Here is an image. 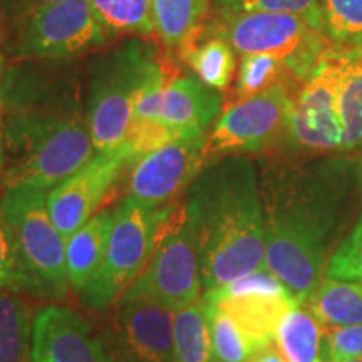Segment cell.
Listing matches in <instances>:
<instances>
[{
    "mask_svg": "<svg viewBox=\"0 0 362 362\" xmlns=\"http://www.w3.org/2000/svg\"><path fill=\"white\" fill-rule=\"evenodd\" d=\"M339 49V47H337ZM342 57L339 115L342 123V155L362 153V52L339 49Z\"/></svg>",
    "mask_w": 362,
    "mask_h": 362,
    "instance_id": "44dd1931",
    "label": "cell"
},
{
    "mask_svg": "<svg viewBox=\"0 0 362 362\" xmlns=\"http://www.w3.org/2000/svg\"><path fill=\"white\" fill-rule=\"evenodd\" d=\"M342 57L332 47L298 89L282 146L298 156L342 155V123L339 115V86Z\"/></svg>",
    "mask_w": 362,
    "mask_h": 362,
    "instance_id": "9c48e42d",
    "label": "cell"
},
{
    "mask_svg": "<svg viewBox=\"0 0 362 362\" xmlns=\"http://www.w3.org/2000/svg\"><path fill=\"white\" fill-rule=\"evenodd\" d=\"M265 269L307 305L362 206V153L262 156Z\"/></svg>",
    "mask_w": 362,
    "mask_h": 362,
    "instance_id": "6da1fadb",
    "label": "cell"
},
{
    "mask_svg": "<svg viewBox=\"0 0 362 362\" xmlns=\"http://www.w3.org/2000/svg\"><path fill=\"white\" fill-rule=\"evenodd\" d=\"M175 362H215L208 305L202 298L175 312Z\"/></svg>",
    "mask_w": 362,
    "mask_h": 362,
    "instance_id": "603a6c76",
    "label": "cell"
},
{
    "mask_svg": "<svg viewBox=\"0 0 362 362\" xmlns=\"http://www.w3.org/2000/svg\"><path fill=\"white\" fill-rule=\"evenodd\" d=\"M203 298L232 317L259 349L274 344L279 322L285 312L297 304L291 296L264 292H242L221 297L203 296Z\"/></svg>",
    "mask_w": 362,
    "mask_h": 362,
    "instance_id": "e0dca14e",
    "label": "cell"
},
{
    "mask_svg": "<svg viewBox=\"0 0 362 362\" xmlns=\"http://www.w3.org/2000/svg\"><path fill=\"white\" fill-rule=\"evenodd\" d=\"M181 52L202 83L216 90H225L232 84L237 71V52L225 39L211 35Z\"/></svg>",
    "mask_w": 362,
    "mask_h": 362,
    "instance_id": "d4e9b609",
    "label": "cell"
},
{
    "mask_svg": "<svg viewBox=\"0 0 362 362\" xmlns=\"http://www.w3.org/2000/svg\"><path fill=\"white\" fill-rule=\"evenodd\" d=\"M30 362H117L74 310L44 305L35 312Z\"/></svg>",
    "mask_w": 362,
    "mask_h": 362,
    "instance_id": "2e32d148",
    "label": "cell"
},
{
    "mask_svg": "<svg viewBox=\"0 0 362 362\" xmlns=\"http://www.w3.org/2000/svg\"><path fill=\"white\" fill-rule=\"evenodd\" d=\"M171 76L139 40H129L104 56L90 72L86 121L96 153L123 146L134 123L139 94Z\"/></svg>",
    "mask_w": 362,
    "mask_h": 362,
    "instance_id": "277c9868",
    "label": "cell"
},
{
    "mask_svg": "<svg viewBox=\"0 0 362 362\" xmlns=\"http://www.w3.org/2000/svg\"><path fill=\"white\" fill-rule=\"evenodd\" d=\"M107 35L90 0H61L16 17L11 56L67 59L101 47Z\"/></svg>",
    "mask_w": 362,
    "mask_h": 362,
    "instance_id": "30bf717a",
    "label": "cell"
},
{
    "mask_svg": "<svg viewBox=\"0 0 362 362\" xmlns=\"http://www.w3.org/2000/svg\"><path fill=\"white\" fill-rule=\"evenodd\" d=\"M33 320L19 293L0 291V362H30Z\"/></svg>",
    "mask_w": 362,
    "mask_h": 362,
    "instance_id": "484cf974",
    "label": "cell"
},
{
    "mask_svg": "<svg viewBox=\"0 0 362 362\" xmlns=\"http://www.w3.org/2000/svg\"><path fill=\"white\" fill-rule=\"evenodd\" d=\"M206 134L187 133L153 149L128 166V198L146 208L175 203L205 168Z\"/></svg>",
    "mask_w": 362,
    "mask_h": 362,
    "instance_id": "7c38bea8",
    "label": "cell"
},
{
    "mask_svg": "<svg viewBox=\"0 0 362 362\" xmlns=\"http://www.w3.org/2000/svg\"><path fill=\"white\" fill-rule=\"evenodd\" d=\"M90 6L107 35L155 34L151 0H90Z\"/></svg>",
    "mask_w": 362,
    "mask_h": 362,
    "instance_id": "4316f807",
    "label": "cell"
},
{
    "mask_svg": "<svg viewBox=\"0 0 362 362\" xmlns=\"http://www.w3.org/2000/svg\"><path fill=\"white\" fill-rule=\"evenodd\" d=\"M307 307L322 325L362 324V282L324 279Z\"/></svg>",
    "mask_w": 362,
    "mask_h": 362,
    "instance_id": "cb8c5ba5",
    "label": "cell"
},
{
    "mask_svg": "<svg viewBox=\"0 0 362 362\" xmlns=\"http://www.w3.org/2000/svg\"><path fill=\"white\" fill-rule=\"evenodd\" d=\"M322 339L324 325L309 307L296 304L279 322L274 342L285 362H324Z\"/></svg>",
    "mask_w": 362,
    "mask_h": 362,
    "instance_id": "ffe728a7",
    "label": "cell"
},
{
    "mask_svg": "<svg viewBox=\"0 0 362 362\" xmlns=\"http://www.w3.org/2000/svg\"><path fill=\"white\" fill-rule=\"evenodd\" d=\"M175 310L148 300H117L112 344L121 362H175Z\"/></svg>",
    "mask_w": 362,
    "mask_h": 362,
    "instance_id": "9a60e30c",
    "label": "cell"
},
{
    "mask_svg": "<svg viewBox=\"0 0 362 362\" xmlns=\"http://www.w3.org/2000/svg\"><path fill=\"white\" fill-rule=\"evenodd\" d=\"M54 2H61V0H2V7L4 11H6L4 13H7V16L19 17L22 13L49 6V4Z\"/></svg>",
    "mask_w": 362,
    "mask_h": 362,
    "instance_id": "836d02e7",
    "label": "cell"
},
{
    "mask_svg": "<svg viewBox=\"0 0 362 362\" xmlns=\"http://www.w3.org/2000/svg\"><path fill=\"white\" fill-rule=\"evenodd\" d=\"M112 218L115 208L99 211L66 240L67 279L74 292H83L98 274L106 253Z\"/></svg>",
    "mask_w": 362,
    "mask_h": 362,
    "instance_id": "ac0fdd59",
    "label": "cell"
},
{
    "mask_svg": "<svg viewBox=\"0 0 362 362\" xmlns=\"http://www.w3.org/2000/svg\"><path fill=\"white\" fill-rule=\"evenodd\" d=\"M292 103V90L277 86L223 107L206 134L203 146L206 165L226 156L267 155V151L282 144Z\"/></svg>",
    "mask_w": 362,
    "mask_h": 362,
    "instance_id": "8fae6325",
    "label": "cell"
},
{
    "mask_svg": "<svg viewBox=\"0 0 362 362\" xmlns=\"http://www.w3.org/2000/svg\"><path fill=\"white\" fill-rule=\"evenodd\" d=\"M4 76H6V59H4L2 45H0V84H2Z\"/></svg>",
    "mask_w": 362,
    "mask_h": 362,
    "instance_id": "8d00e7d4",
    "label": "cell"
},
{
    "mask_svg": "<svg viewBox=\"0 0 362 362\" xmlns=\"http://www.w3.org/2000/svg\"><path fill=\"white\" fill-rule=\"evenodd\" d=\"M322 30L334 47L362 45V0H320Z\"/></svg>",
    "mask_w": 362,
    "mask_h": 362,
    "instance_id": "f1b7e54d",
    "label": "cell"
},
{
    "mask_svg": "<svg viewBox=\"0 0 362 362\" xmlns=\"http://www.w3.org/2000/svg\"><path fill=\"white\" fill-rule=\"evenodd\" d=\"M210 0H151L155 33L170 49L185 51L205 27Z\"/></svg>",
    "mask_w": 362,
    "mask_h": 362,
    "instance_id": "d6986e66",
    "label": "cell"
},
{
    "mask_svg": "<svg viewBox=\"0 0 362 362\" xmlns=\"http://www.w3.org/2000/svg\"><path fill=\"white\" fill-rule=\"evenodd\" d=\"M325 279L362 282V206L354 226L330 259Z\"/></svg>",
    "mask_w": 362,
    "mask_h": 362,
    "instance_id": "4dcf8cb0",
    "label": "cell"
},
{
    "mask_svg": "<svg viewBox=\"0 0 362 362\" xmlns=\"http://www.w3.org/2000/svg\"><path fill=\"white\" fill-rule=\"evenodd\" d=\"M203 280L197 243L183 202L161 208L155 245L141 274L119 300L148 298L180 310L202 296Z\"/></svg>",
    "mask_w": 362,
    "mask_h": 362,
    "instance_id": "8992f818",
    "label": "cell"
},
{
    "mask_svg": "<svg viewBox=\"0 0 362 362\" xmlns=\"http://www.w3.org/2000/svg\"><path fill=\"white\" fill-rule=\"evenodd\" d=\"M0 291L47 298L44 288L40 287L22 259L21 248L17 245L12 226L8 225L4 215L2 205H0Z\"/></svg>",
    "mask_w": 362,
    "mask_h": 362,
    "instance_id": "83f0119b",
    "label": "cell"
},
{
    "mask_svg": "<svg viewBox=\"0 0 362 362\" xmlns=\"http://www.w3.org/2000/svg\"><path fill=\"white\" fill-rule=\"evenodd\" d=\"M223 94L194 74L176 76L151 84L139 94L134 121L165 126L178 134H208L223 111Z\"/></svg>",
    "mask_w": 362,
    "mask_h": 362,
    "instance_id": "4fadbf2b",
    "label": "cell"
},
{
    "mask_svg": "<svg viewBox=\"0 0 362 362\" xmlns=\"http://www.w3.org/2000/svg\"><path fill=\"white\" fill-rule=\"evenodd\" d=\"M362 357V324L324 325V362Z\"/></svg>",
    "mask_w": 362,
    "mask_h": 362,
    "instance_id": "d6a6232c",
    "label": "cell"
},
{
    "mask_svg": "<svg viewBox=\"0 0 362 362\" xmlns=\"http://www.w3.org/2000/svg\"><path fill=\"white\" fill-rule=\"evenodd\" d=\"M247 362H285V359L277 347L274 344H270V346L264 347V349L257 351Z\"/></svg>",
    "mask_w": 362,
    "mask_h": 362,
    "instance_id": "e575fe53",
    "label": "cell"
},
{
    "mask_svg": "<svg viewBox=\"0 0 362 362\" xmlns=\"http://www.w3.org/2000/svg\"><path fill=\"white\" fill-rule=\"evenodd\" d=\"M206 305L215 362H247L257 351H260L232 317L226 315L216 305L208 304V302Z\"/></svg>",
    "mask_w": 362,
    "mask_h": 362,
    "instance_id": "f546056e",
    "label": "cell"
},
{
    "mask_svg": "<svg viewBox=\"0 0 362 362\" xmlns=\"http://www.w3.org/2000/svg\"><path fill=\"white\" fill-rule=\"evenodd\" d=\"M203 292L265 269L259 170L248 156L211 161L185 192Z\"/></svg>",
    "mask_w": 362,
    "mask_h": 362,
    "instance_id": "7a4b0ae2",
    "label": "cell"
},
{
    "mask_svg": "<svg viewBox=\"0 0 362 362\" xmlns=\"http://www.w3.org/2000/svg\"><path fill=\"white\" fill-rule=\"evenodd\" d=\"M208 30L225 39L240 56L267 54L279 59L302 81L334 47L322 27L293 13L220 11Z\"/></svg>",
    "mask_w": 362,
    "mask_h": 362,
    "instance_id": "5b68a950",
    "label": "cell"
},
{
    "mask_svg": "<svg viewBox=\"0 0 362 362\" xmlns=\"http://www.w3.org/2000/svg\"><path fill=\"white\" fill-rule=\"evenodd\" d=\"M218 4L220 11L293 13L322 27L320 0H218Z\"/></svg>",
    "mask_w": 362,
    "mask_h": 362,
    "instance_id": "1f68e13d",
    "label": "cell"
},
{
    "mask_svg": "<svg viewBox=\"0 0 362 362\" xmlns=\"http://www.w3.org/2000/svg\"><path fill=\"white\" fill-rule=\"evenodd\" d=\"M6 168L2 185L51 192L96 155L88 121L74 106L2 89Z\"/></svg>",
    "mask_w": 362,
    "mask_h": 362,
    "instance_id": "3957f363",
    "label": "cell"
},
{
    "mask_svg": "<svg viewBox=\"0 0 362 362\" xmlns=\"http://www.w3.org/2000/svg\"><path fill=\"white\" fill-rule=\"evenodd\" d=\"M4 168H6V146H4V99L2 84H0V183L4 178Z\"/></svg>",
    "mask_w": 362,
    "mask_h": 362,
    "instance_id": "d590c367",
    "label": "cell"
},
{
    "mask_svg": "<svg viewBox=\"0 0 362 362\" xmlns=\"http://www.w3.org/2000/svg\"><path fill=\"white\" fill-rule=\"evenodd\" d=\"M329 362H362V357H351V359H339V361H329Z\"/></svg>",
    "mask_w": 362,
    "mask_h": 362,
    "instance_id": "74e56055",
    "label": "cell"
},
{
    "mask_svg": "<svg viewBox=\"0 0 362 362\" xmlns=\"http://www.w3.org/2000/svg\"><path fill=\"white\" fill-rule=\"evenodd\" d=\"M129 165L131 156L124 146L96 153L83 168L47 193L49 214L62 238H69L96 215L104 197Z\"/></svg>",
    "mask_w": 362,
    "mask_h": 362,
    "instance_id": "5bb4252c",
    "label": "cell"
},
{
    "mask_svg": "<svg viewBox=\"0 0 362 362\" xmlns=\"http://www.w3.org/2000/svg\"><path fill=\"white\" fill-rule=\"evenodd\" d=\"M161 208H146L128 197L115 208L103 264L79 293L84 307L107 309L141 274L155 245Z\"/></svg>",
    "mask_w": 362,
    "mask_h": 362,
    "instance_id": "52a82bcc",
    "label": "cell"
},
{
    "mask_svg": "<svg viewBox=\"0 0 362 362\" xmlns=\"http://www.w3.org/2000/svg\"><path fill=\"white\" fill-rule=\"evenodd\" d=\"M359 51H361V52H362V45H359Z\"/></svg>",
    "mask_w": 362,
    "mask_h": 362,
    "instance_id": "f35d334b",
    "label": "cell"
},
{
    "mask_svg": "<svg viewBox=\"0 0 362 362\" xmlns=\"http://www.w3.org/2000/svg\"><path fill=\"white\" fill-rule=\"evenodd\" d=\"M47 193L34 187H6L0 205L12 226L27 269L44 288L47 298L61 300L71 287L66 240L49 214Z\"/></svg>",
    "mask_w": 362,
    "mask_h": 362,
    "instance_id": "ba28073f",
    "label": "cell"
},
{
    "mask_svg": "<svg viewBox=\"0 0 362 362\" xmlns=\"http://www.w3.org/2000/svg\"><path fill=\"white\" fill-rule=\"evenodd\" d=\"M304 83L305 81L297 78L279 59L267 56V54H247V56H242V61H240L237 83H235L230 101L225 103V107L243 101V99L259 96L277 86H285L287 89H291L296 98Z\"/></svg>",
    "mask_w": 362,
    "mask_h": 362,
    "instance_id": "7402d4cb",
    "label": "cell"
}]
</instances>
